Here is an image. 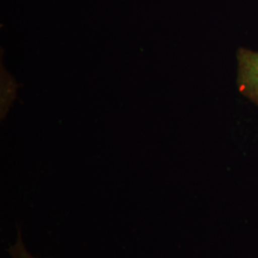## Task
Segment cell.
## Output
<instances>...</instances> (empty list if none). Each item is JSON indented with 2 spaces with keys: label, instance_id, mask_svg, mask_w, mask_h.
<instances>
[{
  "label": "cell",
  "instance_id": "1",
  "mask_svg": "<svg viewBox=\"0 0 258 258\" xmlns=\"http://www.w3.org/2000/svg\"><path fill=\"white\" fill-rule=\"evenodd\" d=\"M236 64L239 92L258 106V51L241 47L236 52Z\"/></svg>",
  "mask_w": 258,
  "mask_h": 258
},
{
  "label": "cell",
  "instance_id": "2",
  "mask_svg": "<svg viewBox=\"0 0 258 258\" xmlns=\"http://www.w3.org/2000/svg\"><path fill=\"white\" fill-rule=\"evenodd\" d=\"M11 258H38L33 256L26 249L24 242L22 239V235H21V231H19L18 234V238L16 240L15 244L13 246H11L8 249Z\"/></svg>",
  "mask_w": 258,
  "mask_h": 258
}]
</instances>
